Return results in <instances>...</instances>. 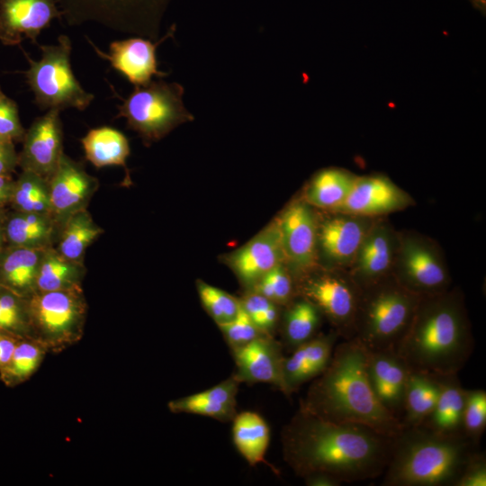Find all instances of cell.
Masks as SVG:
<instances>
[{
    "label": "cell",
    "instance_id": "26",
    "mask_svg": "<svg viewBox=\"0 0 486 486\" xmlns=\"http://www.w3.org/2000/svg\"><path fill=\"white\" fill-rule=\"evenodd\" d=\"M45 249L5 245L0 249V286L29 298L37 292L40 263Z\"/></svg>",
    "mask_w": 486,
    "mask_h": 486
},
{
    "label": "cell",
    "instance_id": "28",
    "mask_svg": "<svg viewBox=\"0 0 486 486\" xmlns=\"http://www.w3.org/2000/svg\"><path fill=\"white\" fill-rule=\"evenodd\" d=\"M232 441L250 466L266 463V454L270 442V428L258 413L245 410L232 419Z\"/></svg>",
    "mask_w": 486,
    "mask_h": 486
},
{
    "label": "cell",
    "instance_id": "10",
    "mask_svg": "<svg viewBox=\"0 0 486 486\" xmlns=\"http://www.w3.org/2000/svg\"><path fill=\"white\" fill-rule=\"evenodd\" d=\"M392 275L403 287L421 297L450 289L449 271L439 247L415 232H398Z\"/></svg>",
    "mask_w": 486,
    "mask_h": 486
},
{
    "label": "cell",
    "instance_id": "36",
    "mask_svg": "<svg viewBox=\"0 0 486 486\" xmlns=\"http://www.w3.org/2000/svg\"><path fill=\"white\" fill-rule=\"evenodd\" d=\"M10 206L16 211L52 215L49 180L32 171L22 170L14 180Z\"/></svg>",
    "mask_w": 486,
    "mask_h": 486
},
{
    "label": "cell",
    "instance_id": "29",
    "mask_svg": "<svg viewBox=\"0 0 486 486\" xmlns=\"http://www.w3.org/2000/svg\"><path fill=\"white\" fill-rule=\"evenodd\" d=\"M441 390L439 377L410 371L400 418L402 428L419 426L431 413Z\"/></svg>",
    "mask_w": 486,
    "mask_h": 486
},
{
    "label": "cell",
    "instance_id": "44",
    "mask_svg": "<svg viewBox=\"0 0 486 486\" xmlns=\"http://www.w3.org/2000/svg\"><path fill=\"white\" fill-rule=\"evenodd\" d=\"M486 485V455L481 449L477 451L466 467L455 486H485Z\"/></svg>",
    "mask_w": 486,
    "mask_h": 486
},
{
    "label": "cell",
    "instance_id": "18",
    "mask_svg": "<svg viewBox=\"0 0 486 486\" xmlns=\"http://www.w3.org/2000/svg\"><path fill=\"white\" fill-rule=\"evenodd\" d=\"M62 20L56 0H0V41L4 46L32 42L53 20Z\"/></svg>",
    "mask_w": 486,
    "mask_h": 486
},
{
    "label": "cell",
    "instance_id": "48",
    "mask_svg": "<svg viewBox=\"0 0 486 486\" xmlns=\"http://www.w3.org/2000/svg\"><path fill=\"white\" fill-rule=\"evenodd\" d=\"M14 186V179L12 176H0V209L10 205Z\"/></svg>",
    "mask_w": 486,
    "mask_h": 486
},
{
    "label": "cell",
    "instance_id": "4",
    "mask_svg": "<svg viewBox=\"0 0 486 486\" xmlns=\"http://www.w3.org/2000/svg\"><path fill=\"white\" fill-rule=\"evenodd\" d=\"M480 450L464 433L443 435L423 427L404 428L393 437L382 486H455Z\"/></svg>",
    "mask_w": 486,
    "mask_h": 486
},
{
    "label": "cell",
    "instance_id": "34",
    "mask_svg": "<svg viewBox=\"0 0 486 486\" xmlns=\"http://www.w3.org/2000/svg\"><path fill=\"white\" fill-rule=\"evenodd\" d=\"M323 315L309 300L301 296L287 304L283 316V347L289 352L313 338L320 327Z\"/></svg>",
    "mask_w": 486,
    "mask_h": 486
},
{
    "label": "cell",
    "instance_id": "42",
    "mask_svg": "<svg viewBox=\"0 0 486 486\" xmlns=\"http://www.w3.org/2000/svg\"><path fill=\"white\" fill-rule=\"evenodd\" d=\"M218 327L231 349L267 335L256 327L241 304L238 312L231 320L218 324Z\"/></svg>",
    "mask_w": 486,
    "mask_h": 486
},
{
    "label": "cell",
    "instance_id": "37",
    "mask_svg": "<svg viewBox=\"0 0 486 486\" xmlns=\"http://www.w3.org/2000/svg\"><path fill=\"white\" fill-rule=\"evenodd\" d=\"M0 329L18 338H29L27 298L0 286Z\"/></svg>",
    "mask_w": 486,
    "mask_h": 486
},
{
    "label": "cell",
    "instance_id": "20",
    "mask_svg": "<svg viewBox=\"0 0 486 486\" xmlns=\"http://www.w3.org/2000/svg\"><path fill=\"white\" fill-rule=\"evenodd\" d=\"M284 261L285 258L277 220L229 258V264L238 278L249 287Z\"/></svg>",
    "mask_w": 486,
    "mask_h": 486
},
{
    "label": "cell",
    "instance_id": "3",
    "mask_svg": "<svg viewBox=\"0 0 486 486\" xmlns=\"http://www.w3.org/2000/svg\"><path fill=\"white\" fill-rule=\"evenodd\" d=\"M474 349L464 296L458 289L423 297L395 351L410 371L458 374Z\"/></svg>",
    "mask_w": 486,
    "mask_h": 486
},
{
    "label": "cell",
    "instance_id": "2",
    "mask_svg": "<svg viewBox=\"0 0 486 486\" xmlns=\"http://www.w3.org/2000/svg\"><path fill=\"white\" fill-rule=\"evenodd\" d=\"M300 408L328 421L364 425L390 436L402 428L375 396L367 350L355 338L336 344L328 366L312 380Z\"/></svg>",
    "mask_w": 486,
    "mask_h": 486
},
{
    "label": "cell",
    "instance_id": "50",
    "mask_svg": "<svg viewBox=\"0 0 486 486\" xmlns=\"http://www.w3.org/2000/svg\"><path fill=\"white\" fill-rule=\"evenodd\" d=\"M3 330L0 329V332H2Z\"/></svg>",
    "mask_w": 486,
    "mask_h": 486
},
{
    "label": "cell",
    "instance_id": "33",
    "mask_svg": "<svg viewBox=\"0 0 486 486\" xmlns=\"http://www.w3.org/2000/svg\"><path fill=\"white\" fill-rule=\"evenodd\" d=\"M104 232L87 209L80 210L63 223L55 248L65 257L84 263L86 249Z\"/></svg>",
    "mask_w": 486,
    "mask_h": 486
},
{
    "label": "cell",
    "instance_id": "46",
    "mask_svg": "<svg viewBox=\"0 0 486 486\" xmlns=\"http://www.w3.org/2000/svg\"><path fill=\"white\" fill-rule=\"evenodd\" d=\"M20 338L4 331L0 332V369L5 366L11 359Z\"/></svg>",
    "mask_w": 486,
    "mask_h": 486
},
{
    "label": "cell",
    "instance_id": "15",
    "mask_svg": "<svg viewBox=\"0 0 486 486\" xmlns=\"http://www.w3.org/2000/svg\"><path fill=\"white\" fill-rule=\"evenodd\" d=\"M176 32L173 24L166 33L158 40L133 36L110 44L109 52H103L89 39L87 41L95 53L109 61L111 66L134 86H143L154 76L164 77L168 74L158 67L157 49L166 40L172 38Z\"/></svg>",
    "mask_w": 486,
    "mask_h": 486
},
{
    "label": "cell",
    "instance_id": "45",
    "mask_svg": "<svg viewBox=\"0 0 486 486\" xmlns=\"http://www.w3.org/2000/svg\"><path fill=\"white\" fill-rule=\"evenodd\" d=\"M18 166L14 142L0 137V176H12Z\"/></svg>",
    "mask_w": 486,
    "mask_h": 486
},
{
    "label": "cell",
    "instance_id": "27",
    "mask_svg": "<svg viewBox=\"0 0 486 486\" xmlns=\"http://www.w3.org/2000/svg\"><path fill=\"white\" fill-rule=\"evenodd\" d=\"M441 390L436 403L428 417L419 425L443 435L463 432V414L466 389L458 374L440 376Z\"/></svg>",
    "mask_w": 486,
    "mask_h": 486
},
{
    "label": "cell",
    "instance_id": "14",
    "mask_svg": "<svg viewBox=\"0 0 486 486\" xmlns=\"http://www.w3.org/2000/svg\"><path fill=\"white\" fill-rule=\"evenodd\" d=\"M60 111L47 110L25 130L18 166L50 179L56 170L63 151V127Z\"/></svg>",
    "mask_w": 486,
    "mask_h": 486
},
{
    "label": "cell",
    "instance_id": "1",
    "mask_svg": "<svg viewBox=\"0 0 486 486\" xmlns=\"http://www.w3.org/2000/svg\"><path fill=\"white\" fill-rule=\"evenodd\" d=\"M281 436L284 459L297 476L325 472L343 483L381 476L394 437L364 425L328 421L302 408Z\"/></svg>",
    "mask_w": 486,
    "mask_h": 486
},
{
    "label": "cell",
    "instance_id": "17",
    "mask_svg": "<svg viewBox=\"0 0 486 486\" xmlns=\"http://www.w3.org/2000/svg\"><path fill=\"white\" fill-rule=\"evenodd\" d=\"M49 185L52 215L61 228L73 213L87 209L98 189V180L81 163L63 153Z\"/></svg>",
    "mask_w": 486,
    "mask_h": 486
},
{
    "label": "cell",
    "instance_id": "23",
    "mask_svg": "<svg viewBox=\"0 0 486 486\" xmlns=\"http://www.w3.org/2000/svg\"><path fill=\"white\" fill-rule=\"evenodd\" d=\"M410 368L395 350H367V373L381 404L400 422Z\"/></svg>",
    "mask_w": 486,
    "mask_h": 486
},
{
    "label": "cell",
    "instance_id": "35",
    "mask_svg": "<svg viewBox=\"0 0 486 486\" xmlns=\"http://www.w3.org/2000/svg\"><path fill=\"white\" fill-rule=\"evenodd\" d=\"M48 351L37 341L20 338L11 359L0 369V380L7 387H15L28 381L40 368Z\"/></svg>",
    "mask_w": 486,
    "mask_h": 486
},
{
    "label": "cell",
    "instance_id": "40",
    "mask_svg": "<svg viewBox=\"0 0 486 486\" xmlns=\"http://www.w3.org/2000/svg\"><path fill=\"white\" fill-rule=\"evenodd\" d=\"M486 428V392L482 389L467 390L463 414V432L476 444H480Z\"/></svg>",
    "mask_w": 486,
    "mask_h": 486
},
{
    "label": "cell",
    "instance_id": "7",
    "mask_svg": "<svg viewBox=\"0 0 486 486\" xmlns=\"http://www.w3.org/2000/svg\"><path fill=\"white\" fill-rule=\"evenodd\" d=\"M184 89L176 82L151 80L134 90L118 106L117 118L136 131L146 145L158 141L194 116L184 106Z\"/></svg>",
    "mask_w": 486,
    "mask_h": 486
},
{
    "label": "cell",
    "instance_id": "43",
    "mask_svg": "<svg viewBox=\"0 0 486 486\" xmlns=\"http://www.w3.org/2000/svg\"><path fill=\"white\" fill-rule=\"evenodd\" d=\"M25 134L16 102L7 96L0 86V137L22 142Z\"/></svg>",
    "mask_w": 486,
    "mask_h": 486
},
{
    "label": "cell",
    "instance_id": "16",
    "mask_svg": "<svg viewBox=\"0 0 486 486\" xmlns=\"http://www.w3.org/2000/svg\"><path fill=\"white\" fill-rule=\"evenodd\" d=\"M397 246L398 231L377 218L346 272L360 289L391 275Z\"/></svg>",
    "mask_w": 486,
    "mask_h": 486
},
{
    "label": "cell",
    "instance_id": "12",
    "mask_svg": "<svg viewBox=\"0 0 486 486\" xmlns=\"http://www.w3.org/2000/svg\"><path fill=\"white\" fill-rule=\"evenodd\" d=\"M284 258L290 271L300 280L315 272L318 261V220L304 200L292 202L277 220Z\"/></svg>",
    "mask_w": 486,
    "mask_h": 486
},
{
    "label": "cell",
    "instance_id": "13",
    "mask_svg": "<svg viewBox=\"0 0 486 486\" xmlns=\"http://www.w3.org/2000/svg\"><path fill=\"white\" fill-rule=\"evenodd\" d=\"M332 213L318 222V261L322 259L328 270L346 271L377 218Z\"/></svg>",
    "mask_w": 486,
    "mask_h": 486
},
{
    "label": "cell",
    "instance_id": "8",
    "mask_svg": "<svg viewBox=\"0 0 486 486\" xmlns=\"http://www.w3.org/2000/svg\"><path fill=\"white\" fill-rule=\"evenodd\" d=\"M173 0H56L69 25L95 22L121 33L159 39Z\"/></svg>",
    "mask_w": 486,
    "mask_h": 486
},
{
    "label": "cell",
    "instance_id": "47",
    "mask_svg": "<svg viewBox=\"0 0 486 486\" xmlns=\"http://www.w3.org/2000/svg\"><path fill=\"white\" fill-rule=\"evenodd\" d=\"M302 479L308 486H340L343 483L338 478L325 472H313Z\"/></svg>",
    "mask_w": 486,
    "mask_h": 486
},
{
    "label": "cell",
    "instance_id": "6",
    "mask_svg": "<svg viewBox=\"0 0 486 486\" xmlns=\"http://www.w3.org/2000/svg\"><path fill=\"white\" fill-rule=\"evenodd\" d=\"M30 338L58 354L84 336L87 302L83 288L37 292L27 298Z\"/></svg>",
    "mask_w": 486,
    "mask_h": 486
},
{
    "label": "cell",
    "instance_id": "5",
    "mask_svg": "<svg viewBox=\"0 0 486 486\" xmlns=\"http://www.w3.org/2000/svg\"><path fill=\"white\" fill-rule=\"evenodd\" d=\"M422 298L392 274L361 289L353 338L368 351L395 350Z\"/></svg>",
    "mask_w": 486,
    "mask_h": 486
},
{
    "label": "cell",
    "instance_id": "41",
    "mask_svg": "<svg viewBox=\"0 0 486 486\" xmlns=\"http://www.w3.org/2000/svg\"><path fill=\"white\" fill-rule=\"evenodd\" d=\"M239 301L256 327L264 333L273 336L279 320L278 304L253 291Z\"/></svg>",
    "mask_w": 486,
    "mask_h": 486
},
{
    "label": "cell",
    "instance_id": "30",
    "mask_svg": "<svg viewBox=\"0 0 486 486\" xmlns=\"http://www.w3.org/2000/svg\"><path fill=\"white\" fill-rule=\"evenodd\" d=\"M356 178V176L344 169L335 167L322 169L310 181L304 201L311 207L331 212L347 198Z\"/></svg>",
    "mask_w": 486,
    "mask_h": 486
},
{
    "label": "cell",
    "instance_id": "32",
    "mask_svg": "<svg viewBox=\"0 0 486 486\" xmlns=\"http://www.w3.org/2000/svg\"><path fill=\"white\" fill-rule=\"evenodd\" d=\"M81 143L86 159L95 167L122 166L126 168L130 148L122 131L107 126L94 128L82 138Z\"/></svg>",
    "mask_w": 486,
    "mask_h": 486
},
{
    "label": "cell",
    "instance_id": "39",
    "mask_svg": "<svg viewBox=\"0 0 486 486\" xmlns=\"http://www.w3.org/2000/svg\"><path fill=\"white\" fill-rule=\"evenodd\" d=\"M256 292L278 305H287L293 295V284L290 272L282 265L277 266L252 287Z\"/></svg>",
    "mask_w": 486,
    "mask_h": 486
},
{
    "label": "cell",
    "instance_id": "19",
    "mask_svg": "<svg viewBox=\"0 0 486 486\" xmlns=\"http://www.w3.org/2000/svg\"><path fill=\"white\" fill-rule=\"evenodd\" d=\"M412 203L411 196L387 177L357 176L347 198L331 212L379 218Z\"/></svg>",
    "mask_w": 486,
    "mask_h": 486
},
{
    "label": "cell",
    "instance_id": "38",
    "mask_svg": "<svg viewBox=\"0 0 486 486\" xmlns=\"http://www.w3.org/2000/svg\"><path fill=\"white\" fill-rule=\"evenodd\" d=\"M197 291L202 304L217 325L231 320L239 310L240 301L217 287L198 281Z\"/></svg>",
    "mask_w": 486,
    "mask_h": 486
},
{
    "label": "cell",
    "instance_id": "11",
    "mask_svg": "<svg viewBox=\"0 0 486 486\" xmlns=\"http://www.w3.org/2000/svg\"><path fill=\"white\" fill-rule=\"evenodd\" d=\"M301 296L311 302L326 317L340 338L355 335V320L361 289L346 271L328 270L300 279Z\"/></svg>",
    "mask_w": 486,
    "mask_h": 486
},
{
    "label": "cell",
    "instance_id": "31",
    "mask_svg": "<svg viewBox=\"0 0 486 486\" xmlns=\"http://www.w3.org/2000/svg\"><path fill=\"white\" fill-rule=\"evenodd\" d=\"M86 272L84 263L65 257L55 247L47 248L39 266L37 292L83 288Z\"/></svg>",
    "mask_w": 486,
    "mask_h": 486
},
{
    "label": "cell",
    "instance_id": "21",
    "mask_svg": "<svg viewBox=\"0 0 486 486\" xmlns=\"http://www.w3.org/2000/svg\"><path fill=\"white\" fill-rule=\"evenodd\" d=\"M340 337L335 330L319 333L284 356L282 392L290 396L302 385L319 376L328 366Z\"/></svg>",
    "mask_w": 486,
    "mask_h": 486
},
{
    "label": "cell",
    "instance_id": "9",
    "mask_svg": "<svg viewBox=\"0 0 486 486\" xmlns=\"http://www.w3.org/2000/svg\"><path fill=\"white\" fill-rule=\"evenodd\" d=\"M39 47L41 50L39 60L31 58L24 52L29 62L24 75L35 104L43 110H86L94 95L83 88L72 71L70 39L59 35L58 44Z\"/></svg>",
    "mask_w": 486,
    "mask_h": 486
},
{
    "label": "cell",
    "instance_id": "24",
    "mask_svg": "<svg viewBox=\"0 0 486 486\" xmlns=\"http://www.w3.org/2000/svg\"><path fill=\"white\" fill-rule=\"evenodd\" d=\"M240 382L232 374L218 384L167 403L173 413L204 416L220 422L232 421L237 414V394Z\"/></svg>",
    "mask_w": 486,
    "mask_h": 486
},
{
    "label": "cell",
    "instance_id": "25",
    "mask_svg": "<svg viewBox=\"0 0 486 486\" xmlns=\"http://www.w3.org/2000/svg\"><path fill=\"white\" fill-rule=\"evenodd\" d=\"M60 226L50 214L6 211L4 238L8 246L47 249L56 246Z\"/></svg>",
    "mask_w": 486,
    "mask_h": 486
},
{
    "label": "cell",
    "instance_id": "22",
    "mask_svg": "<svg viewBox=\"0 0 486 486\" xmlns=\"http://www.w3.org/2000/svg\"><path fill=\"white\" fill-rule=\"evenodd\" d=\"M234 375L240 382L269 383L282 391L283 346L273 336L265 335L232 348Z\"/></svg>",
    "mask_w": 486,
    "mask_h": 486
},
{
    "label": "cell",
    "instance_id": "49",
    "mask_svg": "<svg viewBox=\"0 0 486 486\" xmlns=\"http://www.w3.org/2000/svg\"><path fill=\"white\" fill-rule=\"evenodd\" d=\"M5 209H0V249L3 248L5 243L4 238V219H5Z\"/></svg>",
    "mask_w": 486,
    "mask_h": 486
}]
</instances>
